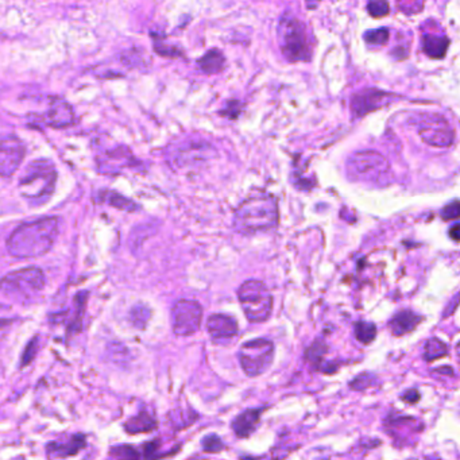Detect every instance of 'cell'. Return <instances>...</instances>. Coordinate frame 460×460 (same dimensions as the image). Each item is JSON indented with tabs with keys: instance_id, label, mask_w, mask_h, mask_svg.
<instances>
[{
	"instance_id": "6da1fadb",
	"label": "cell",
	"mask_w": 460,
	"mask_h": 460,
	"mask_svg": "<svg viewBox=\"0 0 460 460\" xmlns=\"http://www.w3.org/2000/svg\"><path fill=\"white\" fill-rule=\"evenodd\" d=\"M60 220L42 217L23 223L14 230L7 241V250L15 258H38L50 251L59 235Z\"/></svg>"
},
{
	"instance_id": "7a4b0ae2",
	"label": "cell",
	"mask_w": 460,
	"mask_h": 460,
	"mask_svg": "<svg viewBox=\"0 0 460 460\" xmlns=\"http://www.w3.org/2000/svg\"><path fill=\"white\" fill-rule=\"evenodd\" d=\"M278 224V203L270 194L252 196L245 200L234 215L235 230L252 235L269 231Z\"/></svg>"
},
{
	"instance_id": "3957f363",
	"label": "cell",
	"mask_w": 460,
	"mask_h": 460,
	"mask_svg": "<svg viewBox=\"0 0 460 460\" xmlns=\"http://www.w3.org/2000/svg\"><path fill=\"white\" fill-rule=\"evenodd\" d=\"M57 183V170L49 159H35L30 162L21 180V194L31 203V206H42L52 197Z\"/></svg>"
},
{
	"instance_id": "277c9868",
	"label": "cell",
	"mask_w": 460,
	"mask_h": 460,
	"mask_svg": "<svg viewBox=\"0 0 460 460\" xmlns=\"http://www.w3.org/2000/svg\"><path fill=\"white\" fill-rule=\"evenodd\" d=\"M277 37L279 49L288 61L304 62L310 60L312 49L309 34L306 25L300 19L285 14L279 19Z\"/></svg>"
},
{
	"instance_id": "5b68a950",
	"label": "cell",
	"mask_w": 460,
	"mask_h": 460,
	"mask_svg": "<svg viewBox=\"0 0 460 460\" xmlns=\"http://www.w3.org/2000/svg\"><path fill=\"white\" fill-rule=\"evenodd\" d=\"M347 173L352 181L388 185L390 180L389 161L378 152L363 150L352 154L347 161Z\"/></svg>"
},
{
	"instance_id": "8992f818",
	"label": "cell",
	"mask_w": 460,
	"mask_h": 460,
	"mask_svg": "<svg viewBox=\"0 0 460 460\" xmlns=\"http://www.w3.org/2000/svg\"><path fill=\"white\" fill-rule=\"evenodd\" d=\"M238 299L250 323H265L272 316L273 296L262 281L243 282L238 289Z\"/></svg>"
},
{
	"instance_id": "52a82bcc",
	"label": "cell",
	"mask_w": 460,
	"mask_h": 460,
	"mask_svg": "<svg viewBox=\"0 0 460 460\" xmlns=\"http://www.w3.org/2000/svg\"><path fill=\"white\" fill-rule=\"evenodd\" d=\"M45 282V274L41 269H21L0 279V293L6 297L25 301L34 299L43 289Z\"/></svg>"
},
{
	"instance_id": "ba28073f",
	"label": "cell",
	"mask_w": 460,
	"mask_h": 460,
	"mask_svg": "<svg viewBox=\"0 0 460 460\" xmlns=\"http://www.w3.org/2000/svg\"><path fill=\"white\" fill-rule=\"evenodd\" d=\"M274 359V344L268 339H254L242 344L239 362L247 377L255 378L268 371Z\"/></svg>"
},
{
	"instance_id": "9c48e42d",
	"label": "cell",
	"mask_w": 460,
	"mask_h": 460,
	"mask_svg": "<svg viewBox=\"0 0 460 460\" xmlns=\"http://www.w3.org/2000/svg\"><path fill=\"white\" fill-rule=\"evenodd\" d=\"M417 131L420 138L433 148H448L455 141V131L448 121L436 114L417 117Z\"/></svg>"
},
{
	"instance_id": "30bf717a",
	"label": "cell",
	"mask_w": 460,
	"mask_h": 460,
	"mask_svg": "<svg viewBox=\"0 0 460 460\" xmlns=\"http://www.w3.org/2000/svg\"><path fill=\"white\" fill-rule=\"evenodd\" d=\"M173 331L177 337H190L200 330L203 308L197 301L180 300L172 310Z\"/></svg>"
},
{
	"instance_id": "8fae6325",
	"label": "cell",
	"mask_w": 460,
	"mask_h": 460,
	"mask_svg": "<svg viewBox=\"0 0 460 460\" xmlns=\"http://www.w3.org/2000/svg\"><path fill=\"white\" fill-rule=\"evenodd\" d=\"M30 122L52 128H68L76 123L73 107L61 97H50L48 110L41 115H32Z\"/></svg>"
},
{
	"instance_id": "7c38bea8",
	"label": "cell",
	"mask_w": 460,
	"mask_h": 460,
	"mask_svg": "<svg viewBox=\"0 0 460 460\" xmlns=\"http://www.w3.org/2000/svg\"><path fill=\"white\" fill-rule=\"evenodd\" d=\"M26 155L25 143L15 135H0V177H11Z\"/></svg>"
},
{
	"instance_id": "4fadbf2b",
	"label": "cell",
	"mask_w": 460,
	"mask_h": 460,
	"mask_svg": "<svg viewBox=\"0 0 460 460\" xmlns=\"http://www.w3.org/2000/svg\"><path fill=\"white\" fill-rule=\"evenodd\" d=\"M396 100V94L383 92L379 90H365L362 92L355 93L351 97V115L354 119L366 117L372 111H378L383 107H388Z\"/></svg>"
},
{
	"instance_id": "5bb4252c",
	"label": "cell",
	"mask_w": 460,
	"mask_h": 460,
	"mask_svg": "<svg viewBox=\"0 0 460 460\" xmlns=\"http://www.w3.org/2000/svg\"><path fill=\"white\" fill-rule=\"evenodd\" d=\"M96 162L101 173L115 174V173L122 172L123 169L132 166L135 159L126 146L115 145L110 148L108 146L101 148L100 150H97Z\"/></svg>"
},
{
	"instance_id": "9a60e30c",
	"label": "cell",
	"mask_w": 460,
	"mask_h": 460,
	"mask_svg": "<svg viewBox=\"0 0 460 460\" xmlns=\"http://www.w3.org/2000/svg\"><path fill=\"white\" fill-rule=\"evenodd\" d=\"M207 330L214 340H228L235 338L239 332L238 321L234 317L223 313L210 316L207 320Z\"/></svg>"
},
{
	"instance_id": "2e32d148",
	"label": "cell",
	"mask_w": 460,
	"mask_h": 460,
	"mask_svg": "<svg viewBox=\"0 0 460 460\" xmlns=\"http://www.w3.org/2000/svg\"><path fill=\"white\" fill-rule=\"evenodd\" d=\"M263 410L265 408H259V409L251 408V409H246L245 412L238 414L231 423V428L234 430V433L239 439L250 437L254 433V430H257V426L261 420V414Z\"/></svg>"
},
{
	"instance_id": "e0dca14e",
	"label": "cell",
	"mask_w": 460,
	"mask_h": 460,
	"mask_svg": "<svg viewBox=\"0 0 460 460\" xmlns=\"http://www.w3.org/2000/svg\"><path fill=\"white\" fill-rule=\"evenodd\" d=\"M423 321V317L416 314L412 310L403 309L396 313L390 321H389V328L394 337H403L405 334L412 332L420 323Z\"/></svg>"
},
{
	"instance_id": "ac0fdd59",
	"label": "cell",
	"mask_w": 460,
	"mask_h": 460,
	"mask_svg": "<svg viewBox=\"0 0 460 460\" xmlns=\"http://www.w3.org/2000/svg\"><path fill=\"white\" fill-rule=\"evenodd\" d=\"M421 46L424 53L434 60L444 59L450 46L448 37L443 34H433V32H424L421 38Z\"/></svg>"
},
{
	"instance_id": "d6986e66",
	"label": "cell",
	"mask_w": 460,
	"mask_h": 460,
	"mask_svg": "<svg viewBox=\"0 0 460 460\" xmlns=\"http://www.w3.org/2000/svg\"><path fill=\"white\" fill-rule=\"evenodd\" d=\"M86 447V437L83 434H74L66 443H50L46 448L49 458H66L76 455Z\"/></svg>"
},
{
	"instance_id": "ffe728a7",
	"label": "cell",
	"mask_w": 460,
	"mask_h": 460,
	"mask_svg": "<svg viewBox=\"0 0 460 460\" xmlns=\"http://www.w3.org/2000/svg\"><path fill=\"white\" fill-rule=\"evenodd\" d=\"M197 66L206 74H217L226 68V57L219 49H212L197 60Z\"/></svg>"
},
{
	"instance_id": "44dd1931",
	"label": "cell",
	"mask_w": 460,
	"mask_h": 460,
	"mask_svg": "<svg viewBox=\"0 0 460 460\" xmlns=\"http://www.w3.org/2000/svg\"><path fill=\"white\" fill-rule=\"evenodd\" d=\"M155 427H157V421L154 420L153 417L148 412L138 413L137 416L131 417L124 424V428H126V430L128 433H131V434L150 432V430H155Z\"/></svg>"
},
{
	"instance_id": "7402d4cb",
	"label": "cell",
	"mask_w": 460,
	"mask_h": 460,
	"mask_svg": "<svg viewBox=\"0 0 460 460\" xmlns=\"http://www.w3.org/2000/svg\"><path fill=\"white\" fill-rule=\"evenodd\" d=\"M448 352V347L444 341L440 339L430 338L424 347V359L427 362H433L436 359H440L446 357Z\"/></svg>"
},
{
	"instance_id": "603a6c76",
	"label": "cell",
	"mask_w": 460,
	"mask_h": 460,
	"mask_svg": "<svg viewBox=\"0 0 460 460\" xmlns=\"http://www.w3.org/2000/svg\"><path fill=\"white\" fill-rule=\"evenodd\" d=\"M355 338L363 344H370L377 338V326L368 321L355 323Z\"/></svg>"
},
{
	"instance_id": "cb8c5ba5",
	"label": "cell",
	"mask_w": 460,
	"mask_h": 460,
	"mask_svg": "<svg viewBox=\"0 0 460 460\" xmlns=\"http://www.w3.org/2000/svg\"><path fill=\"white\" fill-rule=\"evenodd\" d=\"M365 42L371 46H383L389 42L390 31L388 28H379L375 30H368L363 34Z\"/></svg>"
},
{
	"instance_id": "d4e9b609",
	"label": "cell",
	"mask_w": 460,
	"mask_h": 460,
	"mask_svg": "<svg viewBox=\"0 0 460 460\" xmlns=\"http://www.w3.org/2000/svg\"><path fill=\"white\" fill-rule=\"evenodd\" d=\"M327 351H328V348H327L326 343L321 341V340H316L308 348L307 352H306V358H307L310 363H313V365H321L323 363V358L327 354Z\"/></svg>"
},
{
	"instance_id": "484cf974",
	"label": "cell",
	"mask_w": 460,
	"mask_h": 460,
	"mask_svg": "<svg viewBox=\"0 0 460 460\" xmlns=\"http://www.w3.org/2000/svg\"><path fill=\"white\" fill-rule=\"evenodd\" d=\"M368 11L372 18H383L390 11L389 1L388 0H368Z\"/></svg>"
},
{
	"instance_id": "4316f807",
	"label": "cell",
	"mask_w": 460,
	"mask_h": 460,
	"mask_svg": "<svg viewBox=\"0 0 460 460\" xmlns=\"http://www.w3.org/2000/svg\"><path fill=\"white\" fill-rule=\"evenodd\" d=\"M130 317H131V321L135 327L143 328L146 326V323L149 321L150 310H149V308L138 306V307H134L131 309Z\"/></svg>"
},
{
	"instance_id": "83f0119b",
	"label": "cell",
	"mask_w": 460,
	"mask_h": 460,
	"mask_svg": "<svg viewBox=\"0 0 460 460\" xmlns=\"http://www.w3.org/2000/svg\"><path fill=\"white\" fill-rule=\"evenodd\" d=\"M224 450V444L217 434H208L203 439V451L207 454H219Z\"/></svg>"
},
{
	"instance_id": "f1b7e54d",
	"label": "cell",
	"mask_w": 460,
	"mask_h": 460,
	"mask_svg": "<svg viewBox=\"0 0 460 460\" xmlns=\"http://www.w3.org/2000/svg\"><path fill=\"white\" fill-rule=\"evenodd\" d=\"M152 37H154V50L158 54H161L162 57H181V54H183L181 50H179L176 48H172V46H168V43L158 39L153 34H152Z\"/></svg>"
},
{
	"instance_id": "f546056e",
	"label": "cell",
	"mask_w": 460,
	"mask_h": 460,
	"mask_svg": "<svg viewBox=\"0 0 460 460\" xmlns=\"http://www.w3.org/2000/svg\"><path fill=\"white\" fill-rule=\"evenodd\" d=\"M107 199H108V203H110L111 206H114V207H117V208H121V210L132 211L134 208H137V206H135L131 200L123 197L122 194H118V193H115V192H108V193H107Z\"/></svg>"
},
{
	"instance_id": "4dcf8cb0",
	"label": "cell",
	"mask_w": 460,
	"mask_h": 460,
	"mask_svg": "<svg viewBox=\"0 0 460 460\" xmlns=\"http://www.w3.org/2000/svg\"><path fill=\"white\" fill-rule=\"evenodd\" d=\"M426 0H399V8L403 14H416L424 8Z\"/></svg>"
},
{
	"instance_id": "1f68e13d",
	"label": "cell",
	"mask_w": 460,
	"mask_h": 460,
	"mask_svg": "<svg viewBox=\"0 0 460 460\" xmlns=\"http://www.w3.org/2000/svg\"><path fill=\"white\" fill-rule=\"evenodd\" d=\"M242 107H243V104H242L241 101H238V100H232V101H230V103L224 107L223 111H220V115H223V117H226V118L234 121V119H237V118L239 117V114L242 112Z\"/></svg>"
},
{
	"instance_id": "d6a6232c",
	"label": "cell",
	"mask_w": 460,
	"mask_h": 460,
	"mask_svg": "<svg viewBox=\"0 0 460 460\" xmlns=\"http://www.w3.org/2000/svg\"><path fill=\"white\" fill-rule=\"evenodd\" d=\"M459 201L455 200V201H452L451 204H448V206H446V207L443 208V211H441V217H443L444 220H457V219L459 217Z\"/></svg>"
},
{
	"instance_id": "836d02e7",
	"label": "cell",
	"mask_w": 460,
	"mask_h": 460,
	"mask_svg": "<svg viewBox=\"0 0 460 460\" xmlns=\"http://www.w3.org/2000/svg\"><path fill=\"white\" fill-rule=\"evenodd\" d=\"M111 454L114 457H118V458H139L141 457V454H138L137 450H134L132 447H128V446H123L119 448H112Z\"/></svg>"
},
{
	"instance_id": "e575fe53",
	"label": "cell",
	"mask_w": 460,
	"mask_h": 460,
	"mask_svg": "<svg viewBox=\"0 0 460 460\" xmlns=\"http://www.w3.org/2000/svg\"><path fill=\"white\" fill-rule=\"evenodd\" d=\"M368 374H362V375H359L354 382H351V389H354V390H363V389H366V388H368V386H371L372 385V382L374 381H366V378H368Z\"/></svg>"
},
{
	"instance_id": "d590c367",
	"label": "cell",
	"mask_w": 460,
	"mask_h": 460,
	"mask_svg": "<svg viewBox=\"0 0 460 460\" xmlns=\"http://www.w3.org/2000/svg\"><path fill=\"white\" fill-rule=\"evenodd\" d=\"M401 399H403L405 402L413 405V403H417L420 401V393L416 389H410L406 393H403Z\"/></svg>"
},
{
	"instance_id": "8d00e7d4",
	"label": "cell",
	"mask_w": 460,
	"mask_h": 460,
	"mask_svg": "<svg viewBox=\"0 0 460 460\" xmlns=\"http://www.w3.org/2000/svg\"><path fill=\"white\" fill-rule=\"evenodd\" d=\"M450 237L455 241V242H459V224H455L452 227V230H450Z\"/></svg>"
},
{
	"instance_id": "74e56055",
	"label": "cell",
	"mask_w": 460,
	"mask_h": 460,
	"mask_svg": "<svg viewBox=\"0 0 460 460\" xmlns=\"http://www.w3.org/2000/svg\"><path fill=\"white\" fill-rule=\"evenodd\" d=\"M321 0H307L308 8H314Z\"/></svg>"
}]
</instances>
